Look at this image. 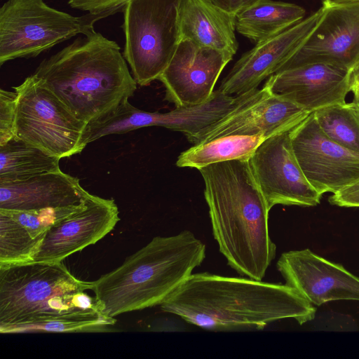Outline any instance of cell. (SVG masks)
Here are the masks:
<instances>
[{"label": "cell", "instance_id": "6da1fadb", "mask_svg": "<svg viewBox=\"0 0 359 359\" xmlns=\"http://www.w3.org/2000/svg\"><path fill=\"white\" fill-rule=\"evenodd\" d=\"M160 307L187 323L216 332L261 330L286 318L302 325L316 314L313 305L286 284L208 272L190 275Z\"/></svg>", "mask_w": 359, "mask_h": 359}, {"label": "cell", "instance_id": "7a4b0ae2", "mask_svg": "<svg viewBox=\"0 0 359 359\" xmlns=\"http://www.w3.org/2000/svg\"><path fill=\"white\" fill-rule=\"evenodd\" d=\"M198 170L219 252L238 274L262 280L276 245L269 235L270 209L249 159L216 163Z\"/></svg>", "mask_w": 359, "mask_h": 359}, {"label": "cell", "instance_id": "3957f363", "mask_svg": "<svg viewBox=\"0 0 359 359\" xmlns=\"http://www.w3.org/2000/svg\"><path fill=\"white\" fill-rule=\"evenodd\" d=\"M34 74L87 125L128 100L137 84L118 44L94 27L44 59Z\"/></svg>", "mask_w": 359, "mask_h": 359}, {"label": "cell", "instance_id": "277c9868", "mask_svg": "<svg viewBox=\"0 0 359 359\" xmlns=\"http://www.w3.org/2000/svg\"><path fill=\"white\" fill-rule=\"evenodd\" d=\"M205 245L189 230L154 237L116 269L94 281L97 306L116 316L160 306L205 258Z\"/></svg>", "mask_w": 359, "mask_h": 359}, {"label": "cell", "instance_id": "5b68a950", "mask_svg": "<svg viewBox=\"0 0 359 359\" xmlns=\"http://www.w3.org/2000/svg\"><path fill=\"white\" fill-rule=\"evenodd\" d=\"M94 282L75 277L61 262H29L0 266V332L48 320L102 314Z\"/></svg>", "mask_w": 359, "mask_h": 359}, {"label": "cell", "instance_id": "8992f818", "mask_svg": "<svg viewBox=\"0 0 359 359\" xmlns=\"http://www.w3.org/2000/svg\"><path fill=\"white\" fill-rule=\"evenodd\" d=\"M182 0H130L123 8V57L141 86L158 79L180 41Z\"/></svg>", "mask_w": 359, "mask_h": 359}, {"label": "cell", "instance_id": "52a82bcc", "mask_svg": "<svg viewBox=\"0 0 359 359\" xmlns=\"http://www.w3.org/2000/svg\"><path fill=\"white\" fill-rule=\"evenodd\" d=\"M104 18L90 13L75 17L43 0H8L0 8V65L35 57L78 34H84Z\"/></svg>", "mask_w": 359, "mask_h": 359}, {"label": "cell", "instance_id": "ba28073f", "mask_svg": "<svg viewBox=\"0 0 359 359\" xmlns=\"http://www.w3.org/2000/svg\"><path fill=\"white\" fill-rule=\"evenodd\" d=\"M17 93L14 137L60 159L81 153L87 146V124L77 118L33 74Z\"/></svg>", "mask_w": 359, "mask_h": 359}, {"label": "cell", "instance_id": "9c48e42d", "mask_svg": "<svg viewBox=\"0 0 359 359\" xmlns=\"http://www.w3.org/2000/svg\"><path fill=\"white\" fill-rule=\"evenodd\" d=\"M290 130L264 140L249 158L270 210L276 205L314 206L322 196L309 182L298 163Z\"/></svg>", "mask_w": 359, "mask_h": 359}, {"label": "cell", "instance_id": "30bf717a", "mask_svg": "<svg viewBox=\"0 0 359 359\" xmlns=\"http://www.w3.org/2000/svg\"><path fill=\"white\" fill-rule=\"evenodd\" d=\"M322 7L310 36L278 72L313 62L349 70L359 61V0H323Z\"/></svg>", "mask_w": 359, "mask_h": 359}, {"label": "cell", "instance_id": "8fae6325", "mask_svg": "<svg viewBox=\"0 0 359 359\" xmlns=\"http://www.w3.org/2000/svg\"><path fill=\"white\" fill-rule=\"evenodd\" d=\"M292 149L309 182L322 195L359 180V154L330 139L314 114L290 130Z\"/></svg>", "mask_w": 359, "mask_h": 359}, {"label": "cell", "instance_id": "7c38bea8", "mask_svg": "<svg viewBox=\"0 0 359 359\" xmlns=\"http://www.w3.org/2000/svg\"><path fill=\"white\" fill-rule=\"evenodd\" d=\"M311 113L264 84L245 93L240 103L219 121L210 126L194 144L228 135H261L265 139L292 130Z\"/></svg>", "mask_w": 359, "mask_h": 359}, {"label": "cell", "instance_id": "4fadbf2b", "mask_svg": "<svg viewBox=\"0 0 359 359\" xmlns=\"http://www.w3.org/2000/svg\"><path fill=\"white\" fill-rule=\"evenodd\" d=\"M233 55L180 39L159 80L165 100L176 107L201 104L214 92L216 82Z\"/></svg>", "mask_w": 359, "mask_h": 359}, {"label": "cell", "instance_id": "5bb4252c", "mask_svg": "<svg viewBox=\"0 0 359 359\" xmlns=\"http://www.w3.org/2000/svg\"><path fill=\"white\" fill-rule=\"evenodd\" d=\"M321 6L309 17L281 33L255 43L243 53L223 79L219 90L237 96L257 89L277 73L310 36L322 17Z\"/></svg>", "mask_w": 359, "mask_h": 359}, {"label": "cell", "instance_id": "9a60e30c", "mask_svg": "<svg viewBox=\"0 0 359 359\" xmlns=\"http://www.w3.org/2000/svg\"><path fill=\"white\" fill-rule=\"evenodd\" d=\"M119 219L114 199L89 194L80 209L46 231L33 261L61 262L96 243L114 229Z\"/></svg>", "mask_w": 359, "mask_h": 359}, {"label": "cell", "instance_id": "2e32d148", "mask_svg": "<svg viewBox=\"0 0 359 359\" xmlns=\"http://www.w3.org/2000/svg\"><path fill=\"white\" fill-rule=\"evenodd\" d=\"M276 266L285 284L313 305L341 299L359 301V277L309 249L283 252Z\"/></svg>", "mask_w": 359, "mask_h": 359}, {"label": "cell", "instance_id": "e0dca14e", "mask_svg": "<svg viewBox=\"0 0 359 359\" xmlns=\"http://www.w3.org/2000/svg\"><path fill=\"white\" fill-rule=\"evenodd\" d=\"M348 70L329 63L313 62L278 72L264 83L274 94L309 113L346 102L350 92Z\"/></svg>", "mask_w": 359, "mask_h": 359}, {"label": "cell", "instance_id": "ac0fdd59", "mask_svg": "<svg viewBox=\"0 0 359 359\" xmlns=\"http://www.w3.org/2000/svg\"><path fill=\"white\" fill-rule=\"evenodd\" d=\"M89 193L79 180L61 170L0 183V209L31 211L79 205Z\"/></svg>", "mask_w": 359, "mask_h": 359}, {"label": "cell", "instance_id": "d6986e66", "mask_svg": "<svg viewBox=\"0 0 359 359\" xmlns=\"http://www.w3.org/2000/svg\"><path fill=\"white\" fill-rule=\"evenodd\" d=\"M180 39L235 55L238 48L235 15L209 0H182L179 8Z\"/></svg>", "mask_w": 359, "mask_h": 359}, {"label": "cell", "instance_id": "ffe728a7", "mask_svg": "<svg viewBox=\"0 0 359 359\" xmlns=\"http://www.w3.org/2000/svg\"><path fill=\"white\" fill-rule=\"evenodd\" d=\"M302 6L287 2L262 0L235 15L236 30L255 43L281 33L304 18Z\"/></svg>", "mask_w": 359, "mask_h": 359}, {"label": "cell", "instance_id": "44dd1931", "mask_svg": "<svg viewBox=\"0 0 359 359\" xmlns=\"http://www.w3.org/2000/svg\"><path fill=\"white\" fill-rule=\"evenodd\" d=\"M60 158L16 138L0 145V183L60 170Z\"/></svg>", "mask_w": 359, "mask_h": 359}, {"label": "cell", "instance_id": "7402d4cb", "mask_svg": "<svg viewBox=\"0 0 359 359\" xmlns=\"http://www.w3.org/2000/svg\"><path fill=\"white\" fill-rule=\"evenodd\" d=\"M266 140L261 135H228L194 144L182 152L176 165L201 169L207 165L236 159H249Z\"/></svg>", "mask_w": 359, "mask_h": 359}, {"label": "cell", "instance_id": "603a6c76", "mask_svg": "<svg viewBox=\"0 0 359 359\" xmlns=\"http://www.w3.org/2000/svg\"><path fill=\"white\" fill-rule=\"evenodd\" d=\"M313 114L330 139L359 154V109L353 101L330 105Z\"/></svg>", "mask_w": 359, "mask_h": 359}, {"label": "cell", "instance_id": "cb8c5ba5", "mask_svg": "<svg viewBox=\"0 0 359 359\" xmlns=\"http://www.w3.org/2000/svg\"><path fill=\"white\" fill-rule=\"evenodd\" d=\"M40 243L19 222L0 210V266L33 261Z\"/></svg>", "mask_w": 359, "mask_h": 359}, {"label": "cell", "instance_id": "d4e9b609", "mask_svg": "<svg viewBox=\"0 0 359 359\" xmlns=\"http://www.w3.org/2000/svg\"><path fill=\"white\" fill-rule=\"evenodd\" d=\"M84 202L75 206L46 208L38 210L17 211L1 209L0 210L19 222L29 231L34 238L41 242L45 233L52 225L80 209Z\"/></svg>", "mask_w": 359, "mask_h": 359}, {"label": "cell", "instance_id": "484cf974", "mask_svg": "<svg viewBox=\"0 0 359 359\" xmlns=\"http://www.w3.org/2000/svg\"><path fill=\"white\" fill-rule=\"evenodd\" d=\"M17 93L0 90V145L14 138Z\"/></svg>", "mask_w": 359, "mask_h": 359}, {"label": "cell", "instance_id": "4316f807", "mask_svg": "<svg viewBox=\"0 0 359 359\" xmlns=\"http://www.w3.org/2000/svg\"><path fill=\"white\" fill-rule=\"evenodd\" d=\"M130 0H69V5L76 9L93 14L102 13L106 17L123 11Z\"/></svg>", "mask_w": 359, "mask_h": 359}, {"label": "cell", "instance_id": "83f0119b", "mask_svg": "<svg viewBox=\"0 0 359 359\" xmlns=\"http://www.w3.org/2000/svg\"><path fill=\"white\" fill-rule=\"evenodd\" d=\"M330 202L341 207H359V180L334 193Z\"/></svg>", "mask_w": 359, "mask_h": 359}, {"label": "cell", "instance_id": "f1b7e54d", "mask_svg": "<svg viewBox=\"0 0 359 359\" xmlns=\"http://www.w3.org/2000/svg\"><path fill=\"white\" fill-rule=\"evenodd\" d=\"M225 11L236 15L243 6V0H209Z\"/></svg>", "mask_w": 359, "mask_h": 359}, {"label": "cell", "instance_id": "f546056e", "mask_svg": "<svg viewBox=\"0 0 359 359\" xmlns=\"http://www.w3.org/2000/svg\"><path fill=\"white\" fill-rule=\"evenodd\" d=\"M348 86L354 97H359V61L348 70Z\"/></svg>", "mask_w": 359, "mask_h": 359}, {"label": "cell", "instance_id": "4dcf8cb0", "mask_svg": "<svg viewBox=\"0 0 359 359\" xmlns=\"http://www.w3.org/2000/svg\"><path fill=\"white\" fill-rule=\"evenodd\" d=\"M261 1L262 0H243L242 8L252 6Z\"/></svg>", "mask_w": 359, "mask_h": 359}, {"label": "cell", "instance_id": "1f68e13d", "mask_svg": "<svg viewBox=\"0 0 359 359\" xmlns=\"http://www.w3.org/2000/svg\"><path fill=\"white\" fill-rule=\"evenodd\" d=\"M353 101L355 103L359 109V97H353Z\"/></svg>", "mask_w": 359, "mask_h": 359}]
</instances>
